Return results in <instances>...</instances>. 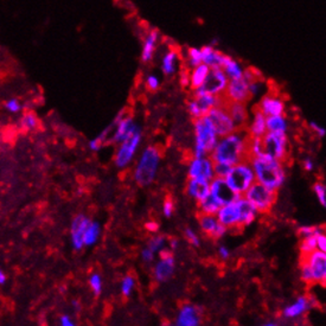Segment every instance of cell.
<instances>
[{"instance_id":"obj_1","label":"cell","mask_w":326,"mask_h":326,"mask_svg":"<svg viewBox=\"0 0 326 326\" xmlns=\"http://www.w3.org/2000/svg\"><path fill=\"white\" fill-rule=\"evenodd\" d=\"M247 129H236L233 133L220 137L216 146L209 156L214 163H223L233 166L242 160L248 159Z\"/></svg>"},{"instance_id":"obj_2","label":"cell","mask_w":326,"mask_h":326,"mask_svg":"<svg viewBox=\"0 0 326 326\" xmlns=\"http://www.w3.org/2000/svg\"><path fill=\"white\" fill-rule=\"evenodd\" d=\"M257 183L268 189L279 191L287 179L285 163L270 157H258L249 159Z\"/></svg>"},{"instance_id":"obj_3","label":"cell","mask_w":326,"mask_h":326,"mask_svg":"<svg viewBox=\"0 0 326 326\" xmlns=\"http://www.w3.org/2000/svg\"><path fill=\"white\" fill-rule=\"evenodd\" d=\"M160 160L161 154L158 146L150 145L143 151L133 172V179L138 186H150L156 180Z\"/></svg>"},{"instance_id":"obj_4","label":"cell","mask_w":326,"mask_h":326,"mask_svg":"<svg viewBox=\"0 0 326 326\" xmlns=\"http://www.w3.org/2000/svg\"><path fill=\"white\" fill-rule=\"evenodd\" d=\"M193 133L194 146L192 157L209 156L216 146L220 137L215 131L208 115L193 120Z\"/></svg>"},{"instance_id":"obj_5","label":"cell","mask_w":326,"mask_h":326,"mask_svg":"<svg viewBox=\"0 0 326 326\" xmlns=\"http://www.w3.org/2000/svg\"><path fill=\"white\" fill-rule=\"evenodd\" d=\"M257 79H262L261 73L258 70L255 68L244 69L243 75L240 79L229 80L222 97H223L224 101H229V102L247 103L251 99L249 93V82Z\"/></svg>"},{"instance_id":"obj_6","label":"cell","mask_w":326,"mask_h":326,"mask_svg":"<svg viewBox=\"0 0 326 326\" xmlns=\"http://www.w3.org/2000/svg\"><path fill=\"white\" fill-rule=\"evenodd\" d=\"M224 179L233 191L240 196H243V193L256 181L249 159L242 160L231 166Z\"/></svg>"},{"instance_id":"obj_7","label":"cell","mask_w":326,"mask_h":326,"mask_svg":"<svg viewBox=\"0 0 326 326\" xmlns=\"http://www.w3.org/2000/svg\"><path fill=\"white\" fill-rule=\"evenodd\" d=\"M262 157H270L285 163L290 158L291 145L287 134L267 132L261 137Z\"/></svg>"},{"instance_id":"obj_8","label":"cell","mask_w":326,"mask_h":326,"mask_svg":"<svg viewBox=\"0 0 326 326\" xmlns=\"http://www.w3.org/2000/svg\"><path fill=\"white\" fill-rule=\"evenodd\" d=\"M243 197L253 204L258 215H264L268 214L273 209L278 200V191L268 189L267 186L255 181L253 185L243 193Z\"/></svg>"},{"instance_id":"obj_9","label":"cell","mask_w":326,"mask_h":326,"mask_svg":"<svg viewBox=\"0 0 326 326\" xmlns=\"http://www.w3.org/2000/svg\"><path fill=\"white\" fill-rule=\"evenodd\" d=\"M141 140H143V131L139 127L132 136L117 144L116 151L114 153V164L117 169L125 170L133 163Z\"/></svg>"},{"instance_id":"obj_10","label":"cell","mask_w":326,"mask_h":326,"mask_svg":"<svg viewBox=\"0 0 326 326\" xmlns=\"http://www.w3.org/2000/svg\"><path fill=\"white\" fill-rule=\"evenodd\" d=\"M223 103L222 96L209 95V94H191L186 102V109L192 119H198L207 115L214 107Z\"/></svg>"},{"instance_id":"obj_11","label":"cell","mask_w":326,"mask_h":326,"mask_svg":"<svg viewBox=\"0 0 326 326\" xmlns=\"http://www.w3.org/2000/svg\"><path fill=\"white\" fill-rule=\"evenodd\" d=\"M229 79L221 68H210L207 80L198 89L191 90V94H209V95L222 96L226 90Z\"/></svg>"},{"instance_id":"obj_12","label":"cell","mask_w":326,"mask_h":326,"mask_svg":"<svg viewBox=\"0 0 326 326\" xmlns=\"http://www.w3.org/2000/svg\"><path fill=\"white\" fill-rule=\"evenodd\" d=\"M113 134L109 138L108 144H116V145L122 140H125L128 137L132 136V134L140 127L134 122L133 116L131 115L129 113H125V110H121V112L117 114L115 119L113 120Z\"/></svg>"},{"instance_id":"obj_13","label":"cell","mask_w":326,"mask_h":326,"mask_svg":"<svg viewBox=\"0 0 326 326\" xmlns=\"http://www.w3.org/2000/svg\"><path fill=\"white\" fill-rule=\"evenodd\" d=\"M176 271V260H174L173 251L169 248H164L159 251V261L154 265L153 278L159 284L169 281L173 277Z\"/></svg>"},{"instance_id":"obj_14","label":"cell","mask_w":326,"mask_h":326,"mask_svg":"<svg viewBox=\"0 0 326 326\" xmlns=\"http://www.w3.org/2000/svg\"><path fill=\"white\" fill-rule=\"evenodd\" d=\"M214 177V161L210 156L191 157L187 165V178L210 181Z\"/></svg>"},{"instance_id":"obj_15","label":"cell","mask_w":326,"mask_h":326,"mask_svg":"<svg viewBox=\"0 0 326 326\" xmlns=\"http://www.w3.org/2000/svg\"><path fill=\"white\" fill-rule=\"evenodd\" d=\"M207 115L210 119L211 123H213L218 137L227 136V134L233 133L234 131H236V126H235L233 120H231L229 113H228L226 106L223 103L210 109V112Z\"/></svg>"},{"instance_id":"obj_16","label":"cell","mask_w":326,"mask_h":326,"mask_svg":"<svg viewBox=\"0 0 326 326\" xmlns=\"http://www.w3.org/2000/svg\"><path fill=\"white\" fill-rule=\"evenodd\" d=\"M300 260L306 262L313 279V284L325 286L326 282V253L315 249L306 256H300Z\"/></svg>"},{"instance_id":"obj_17","label":"cell","mask_w":326,"mask_h":326,"mask_svg":"<svg viewBox=\"0 0 326 326\" xmlns=\"http://www.w3.org/2000/svg\"><path fill=\"white\" fill-rule=\"evenodd\" d=\"M210 194L221 206L233 203L240 197V194L233 191V189L228 185L226 179L222 177H214L210 180Z\"/></svg>"},{"instance_id":"obj_18","label":"cell","mask_w":326,"mask_h":326,"mask_svg":"<svg viewBox=\"0 0 326 326\" xmlns=\"http://www.w3.org/2000/svg\"><path fill=\"white\" fill-rule=\"evenodd\" d=\"M314 302L317 301L313 300L311 297L301 295V297L295 299L292 304L287 305V306L282 310V317L285 319H288V320H297V319H300L313 307Z\"/></svg>"},{"instance_id":"obj_19","label":"cell","mask_w":326,"mask_h":326,"mask_svg":"<svg viewBox=\"0 0 326 326\" xmlns=\"http://www.w3.org/2000/svg\"><path fill=\"white\" fill-rule=\"evenodd\" d=\"M255 107L266 116L281 115V114H285V110H286V102L277 94L268 93L261 97L260 102Z\"/></svg>"},{"instance_id":"obj_20","label":"cell","mask_w":326,"mask_h":326,"mask_svg":"<svg viewBox=\"0 0 326 326\" xmlns=\"http://www.w3.org/2000/svg\"><path fill=\"white\" fill-rule=\"evenodd\" d=\"M203 310L193 304H183L178 311L176 318L177 326H198L202 322Z\"/></svg>"},{"instance_id":"obj_21","label":"cell","mask_w":326,"mask_h":326,"mask_svg":"<svg viewBox=\"0 0 326 326\" xmlns=\"http://www.w3.org/2000/svg\"><path fill=\"white\" fill-rule=\"evenodd\" d=\"M216 217L222 226L226 227L228 230L240 228V210H238L236 201L222 206L217 211Z\"/></svg>"},{"instance_id":"obj_22","label":"cell","mask_w":326,"mask_h":326,"mask_svg":"<svg viewBox=\"0 0 326 326\" xmlns=\"http://www.w3.org/2000/svg\"><path fill=\"white\" fill-rule=\"evenodd\" d=\"M90 218L87 217L86 215L79 214L74 217L70 226V238H72V246L75 250L80 251L83 249L85 244H83V235L85 231L90 223Z\"/></svg>"},{"instance_id":"obj_23","label":"cell","mask_w":326,"mask_h":326,"mask_svg":"<svg viewBox=\"0 0 326 326\" xmlns=\"http://www.w3.org/2000/svg\"><path fill=\"white\" fill-rule=\"evenodd\" d=\"M160 39V32L158 29L149 30L143 39V45H141L140 60L144 64H147L153 59L154 53L157 51L158 43Z\"/></svg>"},{"instance_id":"obj_24","label":"cell","mask_w":326,"mask_h":326,"mask_svg":"<svg viewBox=\"0 0 326 326\" xmlns=\"http://www.w3.org/2000/svg\"><path fill=\"white\" fill-rule=\"evenodd\" d=\"M223 99V97H222ZM223 105L229 113V115L233 120V122L236 126V129H246L248 125V109L246 103L243 102H229V101L223 100Z\"/></svg>"},{"instance_id":"obj_25","label":"cell","mask_w":326,"mask_h":326,"mask_svg":"<svg viewBox=\"0 0 326 326\" xmlns=\"http://www.w3.org/2000/svg\"><path fill=\"white\" fill-rule=\"evenodd\" d=\"M181 56L179 50L177 48H169L167 52L161 58V72L165 76H173L176 75L178 70H179Z\"/></svg>"},{"instance_id":"obj_26","label":"cell","mask_w":326,"mask_h":326,"mask_svg":"<svg viewBox=\"0 0 326 326\" xmlns=\"http://www.w3.org/2000/svg\"><path fill=\"white\" fill-rule=\"evenodd\" d=\"M185 192L193 201L200 202L210 193V181L189 178L186 181Z\"/></svg>"},{"instance_id":"obj_27","label":"cell","mask_w":326,"mask_h":326,"mask_svg":"<svg viewBox=\"0 0 326 326\" xmlns=\"http://www.w3.org/2000/svg\"><path fill=\"white\" fill-rule=\"evenodd\" d=\"M238 210H240V228L249 227L253 224L258 216L257 210L253 204L248 202L243 196H240L236 200Z\"/></svg>"},{"instance_id":"obj_28","label":"cell","mask_w":326,"mask_h":326,"mask_svg":"<svg viewBox=\"0 0 326 326\" xmlns=\"http://www.w3.org/2000/svg\"><path fill=\"white\" fill-rule=\"evenodd\" d=\"M248 136L251 138H261L267 133L266 128V115L258 110L256 107L253 108V117L247 125Z\"/></svg>"},{"instance_id":"obj_29","label":"cell","mask_w":326,"mask_h":326,"mask_svg":"<svg viewBox=\"0 0 326 326\" xmlns=\"http://www.w3.org/2000/svg\"><path fill=\"white\" fill-rule=\"evenodd\" d=\"M202 52V63L207 64L209 68H221L223 64L226 53L217 50L214 45L208 44L201 48Z\"/></svg>"},{"instance_id":"obj_30","label":"cell","mask_w":326,"mask_h":326,"mask_svg":"<svg viewBox=\"0 0 326 326\" xmlns=\"http://www.w3.org/2000/svg\"><path fill=\"white\" fill-rule=\"evenodd\" d=\"M210 72V68L204 63H201L193 68L189 70V88L191 90L198 89L207 80L208 74Z\"/></svg>"},{"instance_id":"obj_31","label":"cell","mask_w":326,"mask_h":326,"mask_svg":"<svg viewBox=\"0 0 326 326\" xmlns=\"http://www.w3.org/2000/svg\"><path fill=\"white\" fill-rule=\"evenodd\" d=\"M266 128L267 132L287 134L290 125H288L287 117L285 114L281 115H271L266 116Z\"/></svg>"},{"instance_id":"obj_32","label":"cell","mask_w":326,"mask_h":326,"mask_svg":"<svg viewBox=\"0 0 326 326\" xmlns=\"http://www.w3.org/2000/svg\"><path fill=\"white\" fill-rule=\"evenodd\" d=\"M222 70H223L224 74H226L229 80L240 79L244 73L243 67H242L236 59H234L233 57L228 55H226V57H224L223 64H222Z\"/></svg>"},{"instance_id":"obj_33","label":"cell","mask_w":326,"mask_h":326,"mask_svg":"<svg viewBox=\"0 0 326 326\" xmlns=\"http://www.w3.org/2000/svg\"><path fill=\"white\" fill-rule=\"evenodd\" d=\"M197 218H198V223H200L202 233L207 235V236L210 238V236L214 233V230L216 229V227L220 224L216 215H206V214L197 213Z\"/></svg>"},{"instance_id":"obj_34","label":"cell","mask_w":326,"mask_h":326,"mask_svg":"<svg viewBox=\"0 0 326 326\" xmlns=\"http://www.w3.org/2000/svg\"><path fill=\"white\" fill-rule=\"evenodd\" d=\"M101 236V224L97 221H90L83 235V244L85 247H92L97 243Z\"/></svg>"},{"instance_id":"obj_35","label":"cell","mask_w":326,"mask_h":326,"mask_svg":"<svg viewBox=\"0 0 326 326\" xmlns=\"http://www.w3.org/2000/svg\"><path fill=\"white\" fill-rule=\"evenodd\" d=\"M114 129V123L112 122L108 127H106L105 129L101 132L99 136L96 138H94L89 141V149L90 151H94V152H97V151H100L102 149L103 146L107 145L109 141V138L112 136V132Z\"/></svg>"},{"instance_id":"obj_36","label":"cell","mask_w":326,"mask_h":326,"mask_svg":"<svg viewBox=\"0 0 326 326\" xmlns=\"http://www.w3.org/2000/svg\"><path fill=\"white\" fill-rule=\"evenodd\" d=\"M222 206L218 202L215 200V198L209 193L206 198L197 202V208L198 213L200 214H206V215H216L218 209H220Z\"/></svg>"},{"instance_id":"obj_37","label":"cell","mask_w":326,"mask_h":326,"mask_svg":"<svg viewBox=\"0 0 326 326\" xmlns=\"http://www.w3.org/2000/svg\"><path fill=\"white\" fill-rule=\"evenodd\" d=\"M167 240H169V237H166L165 235H156V236L151 237L149 242H147V247H149L154 254H157L163 250L164 248H166Z\"/></svg>"},{"instance_id":"obj_38","label":"cell","mask_w":326,"mask_h":326,"mask_svg":"<svg viewBox=\"0 0 326 326\" xmlns=\"http://www.w3.org/2000/svg\"><path fill=\"white\" fill-rule=\"evenodd\" d=\"M202 63V52L201 49L198 48H187L186 49V56H185V64L187 66V69L193 68Z\"/></svg>"},{"instance_id":"obj_39","label":"cell","mask_w":326,"mask_h":326,"mask_svg":"<svg viewBox=\"0 0 326 326\" xmlns=\"http://www.w3.org/2000/svg\"><path fill=\"white\" fill-rule=\"evenodd\" d=\"M121 294L125 298H128L132 295L134 288H136V279L132 274L126 275L121 280Z\"/></svg>"},{"instance_id":"obj_40","label":"cell","mask_w":326,"mask_h":326,"mask_svg":"<svg viewBox=\"0 0 326 326\" xmlns=\"http://www.w3.org/2000/svg\"><path fill=\"white\" fill-rule=\"evenodd\" d=\"M324 233V227L319 226H301L298 228L297 234L300 238L308 236H317L318 234Z\"/></svg>"},{"instance_id":"obj_41","label":"cell","mask_w":326,"mask_h":326,"mask_svg":"<svg viewBox=\"0 0 326 326\" xmlns=\"http://www.w3.org/2000/svg\"><path fill=\"white\" fill-rule=\"evenodd\" d=\"M317 249V244H315V236H308L301 238L300 242V254L301 256H306L311 254L312 251Z\"/></svg>"},{"instance_id":"obj_42","label":"cell","mask_w":326,"mask_h":326,"mask_svg":"<svg viewBox=\"0 0 326 326\" xmlns=\"http://www.w3.org/2000/svg\"><path fill=\"white\" fill-rule=\"evenodd\" d=\"M88 282H89L90 290L93 291L94 294L100 295L101 293H102L103 281H102V278H101V275L99 273H93L92 275H90Z\"/></svg>"},{"instance_id":"obj_43","label":"cell","mask_w":326,"mask_h":326,"mask_svg":"<svg viewBox=\"0 0 326 326\" xmlns=\"http://www.w3.org/2000/svg\"><path fill=\"white\" fill-rule=\"evenodd\" d=\"M313 192L318 198V202L321 204L322 208L326 207V186L322 181H315L313 184Z\"/></svg>"},{"instance_id":"obj_44","label":"cell","mask_w":326,"mask_h":326,"mask_svg":"<svg viewBox=\"0 0 326 326\" xmlns=\"http://www.w3.org/2000/svg\"><path fill=\"white\" fill-rule=\"evenodd\" d=\"M22 126L24 127L25 129H35L37 126H38V119H37L36 114L30 112V113H26L24 114V116H23L22 119Z\"/></svg>"},{"instance_id":"obj_45","label":"cell","mask_w":326,"mask_h":326,"mask_svg":"<svg viewBox=\"0 0 326 326\" xmlns=\"http://www.w3.org/2000/svg\"><path fill=\"white\" fill-rule=\"evenodd\" d=\"M145 88L147 92L150 93H156L160 88V80L158 79L156 75L151 74V75H147L145 79Z\"/></svg>"},{"instance_id":"obj_46","label":"cell","mask_w":326,"mask_h":326,"mask_svg":"<svg viewBox=\"0 0 326 326\" xmlns=\"http://www.w3.org/2000/svg\"><path fill=\"white\" fill-rule=\"evenodd\" d=\"M184 236H185L186 241L189 242L191 246L193 247H200L201 246V238L198 236L196 231L193 229H191V228H186L185 230H184Z\"/></svg>"},{"instance_id":"obj_47","label":"cell","mask_w":326,"mask_h":326,"mask_svg":"<svg viewBox=\"0 0 326 326\" xmlns=\"http://www.w3.org/2000/svg\"><path fill=\"white\" fill-rule=\"evenodd\" d=\"M230 165L223 163H214V171H215V177H222L224 178L229 172Z\"/></svg>"},{"instance_id":"obj_48","label":"cell","mask_w":326,"mask_h":326,"mask_svg":"<svg viewBox=\"0 0 326 326\" xmlns=\"http://www.w3.org/2000/svg\"><path fill=\"white\" fill-rule=\"evenodd\" d=\"M173 211H174V203H173L172 198H171V197H166L165 201H164V204H163V214H164V216H165L166 218L172 217Z\"/></svg>"},{"instance_id":"obj_49","label":"cell","mask_w":326,"mask_h":326,"mask_svg":"<svg viewBox=\"0 0 326 326\" xmlns=\"http://www.w3.org/2000/svg\"><path fill=\"white\" fill-rule=\"evenodd\" d=\"M5 107L6 109L11 113H18L20 112V109H22V105H20V102L17 99H10L8 102L5 103Z\"/></svg>"},{"instance_id":"obj_50","label":"cell","mask_w":326,"mask_h":326,"mask_svg":"<svg viewBox=\"0 0 326 326\" xmlns=\"http://www.w3.org/2000/svg\"><path fill=\"white\" fill-rule=\"evenodd\" d=\"M228 233V229L224 226H222V224L220 223L218 224V226L216 227V229L214 230V233L213 235H211L210 238L213 241H217V240H220V238H222L224 236V235H226Z\"/></svg>"},{"instance_id":"obj_51","label":"cell","mask_w":326,"mask_h":326,"mask_svg":"<svg viewBox=\"0 0 326 326\" xmlns=\"http://www.w3.org/2000/svg\"><path fill=\"white\" fill-rule=\"evenodd\" d=\"M154 254L152 250L150 249L149 247H146V248H144L143 250H141V253H140V256H141V260H143L144 262H145V264H151V262H153L154 260Z\"/></svg>"},{"instance_id":"obj_52","label":"cell","mask_w":326,"mask_h":326,"mask_svg":"<svg viewBox=\"0 0 326 326\" xmlns=\"http://www.w3.org/2000/svg\"><path fill=\"white\" fill-rule=\"evenodd\" d=\"M315 244H317V249L320 251H325L326 253V235L324 233L318 234L315 236Z\"/></svg>"},{"instance_id":"obj_53","label":"cell","mask_w":326,"mask_h":326,"mask_svg":"<svg viewBox=\"0 0 326 326\" xmlns=\"http://www.w3.org/2000/svg\"><path fill=\"white\" fill-rule=\"evenodd\" d=\"M310 128L312 132H313L315 136H317L318 138H324L325 137V134H326V131L324 127H321L320 125H318L317 122H314V121H312V122H310Z\"/></svg>"},{"instance_id":"obj_54","label":"cell","mask_w":326,"mask_h":326,"mask_svg":"<svg viewBox=\"0 0 326 326\" xmlns=\"http://www.w3.org/2000/svg\"><path fill=\"white\" fill-rule=\"evenodd\" d=\"M217 254H218V257H220L221 260H223V261H226L230 257V250L228 249L226 246H220V247H218Z\"/></svg>"},{"instance_id":"obj_55","label":"cell","mask_w":326,"mask_h":326,"mask_svg":"<svg viewBox=\"0 0 326 326\" xmlns=\"http://www.w3.org/2000/svg\"><path fill=\"white\" fill-rule=\"evenodd\" d=\"M302 169L305 171H307V172H311V171H313L314 169V161L312 158L307 157L305 158L304 160H302Z\"/></svg>"},{"instance_id":"obj_56","label":"cell","mask_w":326,"mask_h":326,"mask_svg":"<svg viewBox=\"0 0 326 326\" xmlns=\"http://www.w3.org/2000/svg\"><path fill=\"white\" fill-rule=\"evenodd\" d=\"M145 229L147 231H150V233L156 234L158 233V230H159V224L154 221H150L147 222V223H145Z\"/></svg>"},{"instance_id":"obj_57","label":"cell","mask_w":326,"mask_h":326,"mask_svg":"<svg viewBox=\"0 0 326 326\" xmlns=\"http://www.w3.org/2000/svg\"><path fill=\"white\" fill-rule=\"evenodd\" d=\"M59 324L62 326H73L75 325V322H74L72 318H70V315L63 314L59 317Z\"/></svg>"},{"instance_id":"obj_58","label":"cell","mask_w":326,"mask_h":326,"mask_svg":"<svg viewBox=\"0 0 326 326\" xmlns=\"http://www.w3.org/2000/svg\"><path fill=\"white\" fill-rule=\"evenodd\" d=\"M6 282V274L0 270V285H4Z\"/></svg>"},{"instance_id":"obj_59","label":"cell","mask_w":326,"mask_h":326,"mask_svg":"<svg viewBox=\"0 0 326 326\" xmlns=\"http://www.w3.org/2000/svg\"><path fill=\"white\" fill-rule=\"evenodd\" d=\"M278 324L277 322H266V324H265V326H277Z\"/></svg>"}]
</instances>
